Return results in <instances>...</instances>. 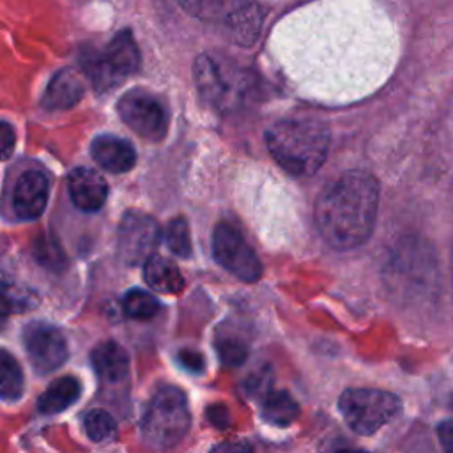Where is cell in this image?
<instances>
[{"mask_svg":"<svg viewBox=\"0 0 453 453\" xmlns=\"http://www.w3.org/2000/svg\"><path fill=\"white\" fill-rule=\"evenodd\" d=\"M377 207L379 184L375 177L350 170L319 195L315 203L317 228L334 250L357 248L373 230Z\"/></svg>","mask_w":453,"mask_h":453,"instance_id":"obj_1","label":"cell"},{"mask_svg":"<svg viewBox=\"0 0 453 453\" xmlns=\"http://www.w3.org/2000/svg\"><path fill=\"white\" fill-rule=\"evenodd\" d=\"M265 143L288 173L311 175L327 156L329 129L315 119H283L267 129Z\"/></svg>","mask_w":453,"mask_h":453,"instance_id":"obj_2","label":"cell"},{"mask_svg":"<svg viewBox=\"0 0 453 453\" xmlns=\"http://www.w3.org/2000/svg\"><path fill=\"white\" fill-rule=\"evenodd\" d=\"M191 425L186 395L173 386L161 388L150 400L143 416L142 434L149 446L168 449L177 446Z\"/></svg>","mask_w":453,"mask_h":453,"instance_id":"obj_3","label":"cell"},{"mask_svg":"<svg viewBox=\"0 0 453 453\" xmlns=\"http://www.w3.org/2000/svg\"><path fill=\"white\" fill-rule=\"evenodd\" d=\"M83 69L97 90H108L140 67V51L129 30L115 34L104 51H87L81 58Z\"/></svg>","mask_w":453,"mask_h":453,"instance_id":"obj_4","label":"cell"},{"mask_svg":"<svg viewBox=\"0 0 453 453\" xmlns=\"http://www.w3.org/2000/svg\"><path fill=\"white\" fill-rule=\"evenodd\" d=\"M338 407L354 432L370 435L395 418L400 411V398L382 389L352 388L342 393Z\"/></svg>","mask_w":453,"mask_h":453,"instance_id":"obj_5","label":"cell"},{"mask_svg":"<svg viewBox=\"0 0 453 453\" xmlns=\"http://www.w3.org/2000/svg\"><path fill=\"white\" fill-rule=\"evenodd\" d=\"M212 255L221 267L242 281L253 283L262 276V264L257 253L230 223H219L214 228Z\"/></svg>","mask_w":453,"mask_h":453,"instance_id":"obj_6","label":"cell"},{"mask_svg":"<svg viewBox=\"0 0 453 453\" xmlns=\"http://www.w3.org/2000/svg\"><path fill=\"white\" fill-rule=\"evenodd\" d=\"M119 115L127 127L149 142H161L168 127V113L163 103L145 90L126 92L119 104Z\"/></svg>","mask_w":453,"mask_h":453,"instance_id":"obj_7","label":"cell"},{"mask_svg":"<svg viewBox=\"0 0 453 453\" xmlns=\"http://www.w3.org/2000/svg\"><path fill=\"white\" fill-rule=\"evenodd\" d=\"M195 81L203 99L216 106L232 103L244 88V78L235 67L205 53L195 62Z\"/></svg>","mask_w":453,"mask_h":453,"instance_id":"obj_8","label":"cell"},{"mask_svg":"<svg viewBox=\"0 0 453 453\" xmlns=\"http://www.w3.org/2000/svg\"><path fill=\"white\" fill-rule=\"evenodd\" d=\"M161 237L159 225L154 218L129 211L119 225V253L129 265L145 264V260L154 255Z\"/></svg>","mask_w":453,"mask_h":453,"instance_id":"obj_9","label":"cell"},{"mask_svg":"<svg viewBox=\"0 0 453 453\" xmlns=\"http://www.w3.org/2000/svg\"><path fill=\"white\" fill-rule=\"evenodd\" d=\"M30 363L39 373L57 370L67 359V342L60 329L46 322H32L23 331Z\"/></svg>","mask_w":453,"mask_h":453,"instance_id":"obj_10","label":"cell"},{"mask_svg":"<svg viewBox=\"0 0 453 453\" xmlns=\"http://www.w3.org/2000/svg\"><path fill=\"white\" fill-rule=\"evenodd\" d=\"M48 177L42 172H25L12 191V207L16 216L27 221L39 218L48 203Z\"/></svg>","mask_w":453,"mask_h":453,"instance_id":"obj_11","label":"cell"},{"mask_svg":"<svg viewBox=\"0 0 453 453\" xmlns=\"http://www.w3.org/2000/svg\"><path fill=\"white\" fill-rule=\"evenodd\" d=\"M67 189L73 203L85 212L101 209L108 196L106 180L99 172L88 166H78L69 173Z\"/></svg>","mask_w":453,"mask_h":453,"instance_id":"obj_12","label":"cell"},{"mask_svg":"<svg viewBox=\"0 0 453 453\" xmlns=\"http://www.w3.org/2000/svg\"><path fill=\"white\" fill-rule=\"evenodd\" d=\"M225 25L239 46H251L262 32L264 12L253 0H232L226 9Z\"/></svg>","mask_w":453,"mask_h":453,"instance_id":"obj_13","label":"cell"},{"mask_svg":"<svg viewBox=\"0 0 453 453\" xmlns=\"http://www.w3.org/2000/svg\"><path fill=\"white\" fill-rule=\"evenodd\" d=\"M90 154L101 168L113 173L127 172L136 163V152L133 145L115 134H101L94 138L90 145Z\"/></svg>","mask_w":453,"mask_h":453,"instance_id":"obj_14","label":"cell"},{"mask_svg":"<svg viewBox=\"0 0 453 453\" xmlns=\"http://www.w3.org/2000/svg\"><path fill=\"white\" fill-rule=\"evenodd\" d=\"M83 92H85V85H83L81 74L73 67L60 69L58 73L53 74V78L46 87L42 106L51 111L67 110L83 97Z\"/></svg>","mask_w":453,"mask_h":453,"instance_id":"obj_15","label":"cell"},{"mask_svg":"<svg viewBox=\"0 0 453 453\" xmlns=\"http://www.w3.org/2000/svg\"><path fill=\"white\" fill-rule=\"evenodd\" d=\"M90 361L96 373L111 384L120 382L129 372L127 352L111 340L97 343L90 352Z\"/></svg>","mask_w":453,"mask_h":453,"instance_id":"obj_16","label":"cell"},{"mask_svg":"<svg viewBox=\"0 0 453 453\" xmlns=\"http://www.w3.org/2000/svg\"><path fill=\"white\" fill-rule=\"evenodd\" d=\"M143 278L156 292L177 294L184 288V278L179 267L159 255H152L143 264Z\"/></svg>","mask_w":453,"mask_h":453,"instance_id":"obj_17","label":"cell"},{"mask_svg":"<svg viewBox=\"0 0 453 453\" xmlns=\"http://www.w3.org/2000/svg\"><path fill=\"white\" fill-rule=\"evenodd\" d=\"M81 384L76 377L65 375L53 380L48 389L39 396L37 407L42 414H57L71 407L80 398Z\"/></svg>","mask_w":453,"mask_h":453,"instance_id":"obj_18","label":"cell"},{"mask_svg":"<svg viewBox=\"0 0 453 453\" xmlns=\"http://www.w3.org/2000/svg\"><path fill=\"white\" fill-rule=\"evenodd\" d=\"M299 414V405L287 391H267L262 400V416L265 421L287 426Z\"/></svg>","mask_w":453,"mask_h":453,"instance_id":"obj_19","label":"cell"},{"mask_svg":"<svg viewBox=\"0 0 453 453\" xmlns=\"http://www.w3.org/2000/svg\"><path fill=\"white\" fill-rule=\"evenodd\" d=\"M23 370L18 359L5 349H0V398L14 402L23 395Z\"/></svg>","mask_w":453,"mask_h":453,"instance_id":"obj_20","label":"cell"},{"mask_svg":"<svg viewBox=\"0 0 453 453\" xmlns=\"http://www.w3.org/2000/svg\"><path fill=\"white\" fill-rule=\"evenodd\" d=\"M122 308H124V313L131 319H136V320H147L150 317H154L161 304L159 301L149 294L147 290H142V288H131L124 299H122Z\"/></svg>","mask_w":453,"mask_h":453,"instance_id":"obj_21","label":"cell"},{"mask_svg":"<svg viewBox=\"0 0 453 453\" xmlns=\"http://www.w3.org/2000/svg\"><path fill=\"white\" fill-rule=\"evenodd\" d=\"M163 241L166 248L182 258H188L191 255V239H189V226L184 218L172 219L163 234Z\"/></svg>","mask_w":453,"mask_h":453,"instance_id":"obj_22","label":"cell"},{"mask_svg":"<svg viewBox=\"0 0 453 453\" xmlns=\"http://www.w3.org/2000/svg\"><path fill=\"white\" fill-rule=\"evenodd\" d=\"M85 432L88 435V439H92L94 442H106L111 441L117 434V423L115 419L103 409H94L85 416L83 421Z\"/></svg>","mask_w":453,"mask_h":453,"instance_id":"obj_23","label":"cell"},{"mask_svg":"<svg viewBox=\"0 0 453 453\" xmlns=\"http://www.w3.org/2000/svg\"><path fill=\"white\" fill-rule=\"evenodd\" d=\"M27 303L28 297L25 296V292L0 274V317L27 308Z\"/></svg>","mask_w":453,"mask_h":453,"instance_id":"obj_24","label":"cell"},{"mask_svg":"<svg viewBox=\"0 0 453 453\" xmlns=\"http://www.w3.org/2000/svg\"><path fill=\"white\" fill-rule=\"evenodd\" d=\"M218 352H219L221 361L228 366H237V365L244 363V359L248 356L244 343H241L239 340H234V338L218 340Z\"/></svg>","mask_w":453,"mask_h":453,"instance_id":"obj_25","label":"cell"},{"mask_svg":"<svg viewBox=\"0 0 453 453\" xmlns=\"http://www.w3.org/2000/svg\"><path fill=\"white\" fill-rule=\"evenodd\" d=\"M184 11L198 19H214L219 14V0H179Z\"/></svg>","mask_w":453,"mask_h":453,"instance_id":"obj_26","label":"cell"},{"mask_svg":"<svg viewBox=\"0 0 453 453\" xmlns=\"http://www.w3.org/2000/svg\"><path fill=\"white\" fill-rule=\"evenodd\" d=\"M14 147H16L14 127L9 122L0 120V161L11 157L14 152Z\"/></svg>","mask_w":453,"mask_h":453,"instance_id":"obj_27","label":"cell"},{"mask_svg":"<svg viewBox=\"0 0 453 453\" xmlns=\"http://www.w3.org/2000/svg\"><path fill=\"white\" fill-rule=\"evenodd\" d=\"M179 363L182 368H186L191 373H202L203 366H205L202 354L196 350H189V349H182L179 352Z\"/></svg>","mask_w":453,"mask_h":453,"instance_id":"obj_28","label":"cell"},{"mask_svg":"<svg viewBox=\"0 0 453 453\" xmlns=\"http://www.w3.org/2000/svg\"><path fill=\"white\" fill-rule=\"evenodd\" d=\"M207 418H209V421H211L214 426H218V428H226V426L230 425V414H228L226 407H225V405H219V403L211 405V407L207 409Z\"/></svg>","mask_w":453,"mask_h":453,"instance_id":"obj_29","label":"cell"},{"mask_svg":"<svg viewBox=\"0 0 453 453\" xmlns=\"http://www.w3.org/2000/svg\"><path fill=\"white\" fill-rule=\"evenodd\" d=\"M437 434H439V439H441L442 446L448 451H453V423L451 421L441 423L439 428H437Z\"/></svg>","mask_w":453,"mask_h":453,"instance_id":"obj_30","label":"cell"},{"mask_svg":"<svg viewBox=\"0 0 453 453\" xmlns=\"http://www.w3.org/2000/svg\"><path fill=\"white\" fill-rule=\"evenodd\" d=\"M451 278H453V258H451Z\"/></svg>","mask_w":453,"mask_h":453,"instance_id":"obj_31","label":"cell"},{"mask_svg":"<svg viewBox=\"0 0 453 453\" xmlns=\"http://www.w3.org/2000/svg\"><path fill=\"white\" fill-rule=\"evenodd\" d=\"M451 405H453V396H451Z\"/></svg>","mask_w":453,"mask_h":453,"instance_id":"obj_32","label":"cell"}]
</instances>
